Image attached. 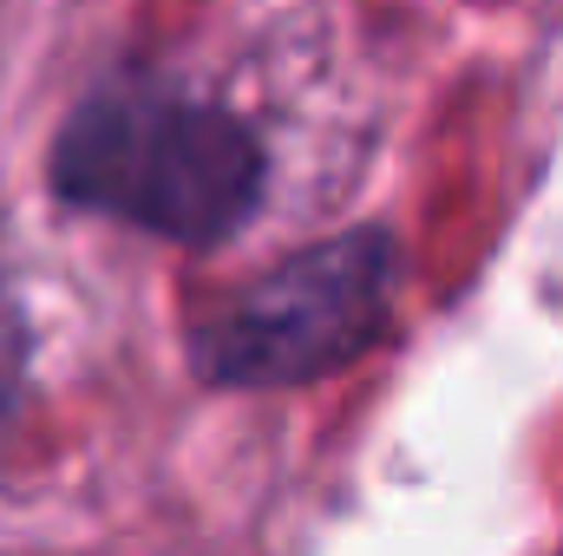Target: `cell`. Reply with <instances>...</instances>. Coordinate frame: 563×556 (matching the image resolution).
Here are the masks:
<instances>
[{
  "label": "cell",
  "mask_w": 563,
  "mask_h": 556,
  "mask_svg": "<svg viewBox=\"0 0 563 556\" xmlns=\"http://www.w3.org/2000/svg\"><path fill=\"white\" fill-rule=\"evenodd\" d=\"M53 184L73 203L125 216L151 236L217 243L256 210L263 151L217 105L170 92H112L66 125Z\"/></svg>",
  "instance_id": "1"
},
{
  "label": "cell",
  "mask_w": 563,
  "mask_h": 556,
  "mask_svg": "<svg viewBox=\"0 0 563 556\" xmlns=\"http://www.w3.org/2000/svg\"><path fill=\"white\" fill-rule=\"evenodd\" d=\"M394 314V243L354 230L288 256L197 327V367L217 387H301L361 360Z\"/></svg>",
  "instance_id": "2"
}]
</instances>
